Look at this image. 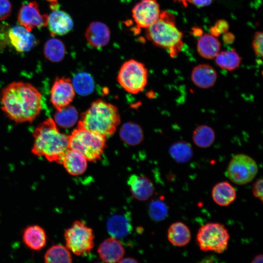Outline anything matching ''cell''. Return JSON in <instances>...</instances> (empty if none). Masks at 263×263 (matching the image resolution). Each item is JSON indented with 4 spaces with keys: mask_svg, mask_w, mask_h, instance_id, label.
Returning a JSON list of instances; mask_svg holds the SVG:
<instances>
[{
    "mask_svg": "<svg viewBox=\"0 0 263 263\" xmlns=\"http://www.w3.org/2000/svg\"><path fill=\"white\" fill-rule=\"evenodd\" d=\"M263 179H259L253 185L252 193L254 196L263 201Z\"/></svg>",
    "mask_w": 263,
    "mask_h": 263,
    "instance_id": "d590c367",
    "label": "cell"
},
{
    "mask_svg": "<svg viewBox=\"0 0 263 263\" xmlns=\"http://www.w3.org/2000/svg\"><path fill=\"white\" fill-rule=\"evenodd\" d=\"M137 261L131 257L122 258L119 263H135Z\"/></svg>",
    "mask_w": 263,
    "mask_h": 263,
    "instance_id": "ab89813d",
    "label": "cell"
},
{
    "mask_svg": "<svg viewBox=\"0 0 263 263\" xmlns=\"http://www.w3.org/2000/svg\"><path fill=\"white\" fill-rule=\"evenodd\" d=\"M217 78V73L215 69L207 64L196 66L191 74L192 82L197 87L202 89H208L213 86Z\"/></svg>",
    "mask_w": 263,
    "mask_h": 263,
    "instance_id": "ac0fdd59",
    "label": "cell"
},
{
    "mask_svg": "<svg viewBox=\"0 0 263 263\" xmlns=\"http://www.w3.org/2000/svg\"><path fill=\"white\" fill-rule=\"evenodd\" d=\"M120 136L124 142L132 146L138 144L143 138L141 128L132 123H127L122 126Z\"/></svg>",
    "mask_w": 263,
    "mask_h": 263,
    "instance_id": "f1b7e54d",
    "label": "cell"
},
{
    "mask_svg": "<svg viewBox=\"0 0 263 263\" xmlns=\"http://www.w3.org/2000/svg\"><path fill=\"white\" fill-rule=\"evenodd\" d=\"M8 37L11 44L19 52H28L37 44L35 36L22 26L16 25L10 28Z\"/></svg>",
    "mask_w": 263,
    "mask_h": 263,
    "instance_id": "4fadbf2b",
    "label": "cell"
},
{
    "mask_svg": "<svg viewBox=\"0 0 263 263\" xmlns=\"http://www.w3.org/2000/svg\"><path fill=\"white\" fill-rule=\"evenodd\" d=\"M221 44L215 36L205 34L198 38L197 50L199 55L206 59L214 58L220 52Z\"/></svg>",
    "mask_w": 263,
    "mask_h": 263,
    "instance_id": "44dd1931",
    "label": "cell"
},
{
    "mask_svg": "<svg viewBox=\"0 0 263 263\" xmlns=\"http://www.w3.org/2000/svg\"><path fill=\"white\" fill-rule=\"evenodd\" d=\"M32 153L50 162L62 163L69 149L68 136L61 132L54 120L47 118L34 130Z\"/></svg>",
    "mask_w": 263,
    "mask_h": 263,
    "instance_id": "7a4b0ae2",
    "label": "cell"
},
{
    "mask_svg": "<svg viewBox=\"0 0 263 263\" xmlns=\"http://www.w3.org/2000/svg\"><path fill=\"white\" fill-rule=\"evenodd\" d=\"M75 91L72 82L69 78H56L50 91V101L56 111L68 105L74 99Z\"/></svg>",
    "mask_w": 263,
    "mask_h": 263,
    "instance_id": "30bf717a",
    "label": "cell"
},
{
    "mask_svg": "<svg viewBox=\"0 0 263 263\" xmlns=\"http://www.w3.org/2000/svg\"><path fill=\"white\" fill-rule=\"evenodd\" d=\"M228 24L226 21L220 20L217 22L216 26L212 27V31H216L217 34H220L222 32H225L228 29Z\"/></svg>",
    "mask_w": 263,
    "mask_h": 263,
    "instance_id": "8d00e7d4",
    "label": "cell"
},
{
    "mask_svg": "<svg viewBox=\"0 0 263 263\" xmlns=\"http://www.w3.org/2000/svg\"><path fill=\"white\" fill-rule=\"evenodd\" d=\"M47 25L52 36H62L72 30L74 22L68 14L56 9L48 16Z\"/></svg>",
    "mask_w": 263,
    "mask_h": 263,
    "instance_id": "e0dca14e",
    "label": "cell"
},
{
    "mask_svg": "<svg viewBox=\"0 0 263 263\" xmlns=\"http://www.w3.org/2000/svg\"><path fill=\"white\" fill-rule=\"evenodd\" d=\"M87 161L86 157L78 151L69 149L64 155L61 164L70 174L78 176L85 172Z\"/></svg>",
    "mask_w": 263,
    "mask_h": 263,
    "instance_id": "d6986e66",
    "label": "cell"
},
{
    "mask_svg": "<svg viewBox=\"0 0 263 263\" xmlns=\"http://www.w3.org/2000/svg\"><path fill=\"white\" fill-rule=\"evenodd\" d=\"M72 84L75 92L81 95L91 94L94 88L93 79L85 72L76 74L73 78Z\"/></svg>",
    "mask_w": 263,
    "mask_h": 263,
    "instance_id": "1f68e13d",
    "label": "cell"
},
{
    "mask_svg": "<svg viewBox=\"0 0 263 263\" xmlns=\"http://www.w3.org/2000/svg\"><path fill=\"white\" fill-rule=\"evenodd\" d=\"M127 184L131 192L136 199L144 201L149 199L154 192L152 182L143 175L132 174L128 178Z\"/></svg>",
    "mask_w": 263,
    "mask_h": 263,
    "instance_id": "2e32d148",
    "label": "cell"
},
{
    "mask_svg": "<svg viewBox=\"0 0 263 263\" xmlns=\"http://www.w3.org/2000/svg\"><path fill=\"white\" fill-rule=\"evenodd\" d=\"M22 240L30 249L38 251L42 249L47 243V235L45 230L38 225H32L26 227L22 233Z\"/></svg>",
    "mask_w": 263,
    "mask_h": 263,
    "instance_id": "ffe728a7",
    "label": "cell"
},
{
    "mask_svg": "<svg viewBox=\"0 0 263 263\" xmlns=\"http://www.w3.org/2000/svg\"><path fill=\"white\" fill-rule=\"evenodd\" d=\"M0 100L3 112L16 123L32 122L42 110L41 93L27 82L9 84L2 89Z\"/></svg>",
    "mask_w": 263,
    "mask_h": 263,
    "instance_id": "6da1fadb",
    "label": "cell"
},
{
    "mask_svg": "<svg viewBox=\"0 0 263 263\" xmlns=\"http://www.w3.org/2000/svg\"><path fill=\"white\" fill-rule=\"evenodd\" d=\"M97 252L100 259L108 263H119L123 258L125 250L117 238L111 237L104 240L98 246Z\"/></svg>",
    "mask_w": 263,
    "mask_h": 263,
    "instance_id": "5bb4252c",
    "label": "cell"
},
{
    "mask_svg": "<svg viewBox=\"0 0 263 263\" xmlns=\"http://www.w3.org/2000/svg\"><path fill=\"white\" fill-rule=\"evenodd\" d=\"M175 21L173 15L163 11L146 32L147 38L157 46L166 49L172 57L176 56L183 46V34Z\"/></svg>",
    "mask_w": 263,
    "mask_h": 263,
    "instance_id": "277c9868",
    "label": "cell"
},
{
    "mask_svg": "<svg viewBox=\"0 0 263 263\" xmlns=\"http://www.w3.org/2000/svg\"><path fill=\"white\" fill-rule=\"evenodd\" d=\"M213 0H191V2L197 7H202L208 6Z\"/></svg>",
    "mask_w": 263,
    "mask_h": 263,
    "instance_id": "74e56055",
    "label": "cell"
},
{
    "mask_svg": "<svg viewBox=\"0 0 263 263\" xmlns=\"http://www.w3.org/2000/svg\"><path fill=\"white\" fill-rule=\"evenodd\" d=\"M215 134L214 130L209 126L200 125L194 130L192 140L195 145L201 148L209 147L214 142Z\"/></svg>",
    "mask_w": 263,
    "mask_h": 263,
    "instance_id": "484cf974",
    "label": "cell"
},
{
    "mask_svg": "<svg viewBox=\"0 0 263 263\" xmlns=\"http://www.w3.org/2000/svg\"><path fill=\"white\" fill-rule=\"evenodd\" d=\"M263 33H255L252 41V47L256 55L260 57H263Z\"/></svg>",
    "mask_w": 263,
    "mask_h": 263,
    "instance_id": "836d02e7",
    "label": "cell"
},
{
    "mask_svg": "<svg viewBox=\"0 0 263 263\" xmlns=\"http://www.w3.org/2000/svg\"><path fill=\"white\" fill-rule=\"evenodd\" d=\"M160 6L156 0H142L132 9V17L137 25L147 28L155 22L160 14Z\"/></svg>",
    "mask_w": 263,
    "mask_h": 263,
    "instance_id": "8fae6325",
    "label": "cell"
},
{
    "mask_svg": "<svg viewBox=\"0 0 263 263\" xmlns=\"http://www.w3.org/2000/svg\"><path fill=\"white\" fill-rule=\"evenodd\" d=\"M230 236L225 225L219 223H208L199 229L196 241L200 250L219 254L227 248Z\"/></svg>",
    "mask_w": 263,
    "mask_h": 263,
    "instance_id": "8992f818",
    "label": "cell"
},
{
    "mask_svg": "<svg viewBox=\"0 0 263 263\" xmlns=\"http://www.w3.org/2000/svg\"><path fill=\"white\" fill-rule=\"evenodd\" d=\"M110 35L108 27L99 21L91 22L85 34L88 44L95 49H101L106 46L109 42Z\"/></svg>",
    "mask_w": 263,
    "mask_h": 263,
    "instance_id": "9a60e30c",
    "label": "cell"
},
{
    "mask_svg": "<svg viewBox=\"0 0 263 263\" xmlns=\"http://www.w3.org/2000/svg\"><path fill=\"white\" fill-rule=\"evenodd\" d=\"M43 51L47 59L54 62H57L63 59L65 54V48L60 40L53 38L46 42Z\"/></svg>",
    "mask_w": 263,
    "mask_h": 263,
    "instance_id": "83f0119b",
    "label": "cell"
},
{
    "mask_svg": "<svg viewBox=\"0 0 263 263\" xmlns=\"http://www.w3.org/2000/svg\"><path fill=\"white\" fill-rule=\"evenodd\" d=\"M169 153L177 162L183 163L190 160L193 156V150L189 143L180 141L173 143L170 146Z\"/></svg>",
    "mask_w": 263,
    "mask_h": 263,
    "instance_id": "4dcf8cb0",
    "label": "cell"
},
{
    "mask_svg": "<svg viewBox=\"0 0 263 263\" xmlns=\"http://www.w3.org/2000/svg\"><path fill=\"white\" fill-rule=\"evenodd\" d=\"M54 118L55 122L60 127L64 128H71L76 123L78 113L75 107L68 105L56 111Z\"/></svg>",
    "mask_w": 263,
    "mask_h": 263,
    "instance_id": "f546056e",
    "label": "cell"
},
{
    "mask_svg": "<svg viewBox=\"0 0 263 263\" xmlns=\"http://www.w3.org/2000/svg\"><path fill=\"white\" fill-rule=\"evenodd\" d=\"M258 171L256 161L249 156L239 153L230 160L225 174L233 183L243 185L252 181Z\"/></svg>",
    "mask_w": 263,
    "mask_h": 263,
    "instance_id": "9c48e42d",
    "label": "cell"
},
{
    "mask_svg": "<svg viewBox=\"0 0 263 263\" xmlns=\"http://www.w3.org/2000/svg\"><path fill=\"white\" fill-rule=\"evenodd\" d=\"M106 140L104 136L77 126L68 135V147L81 153L88 161L95 162L101 158Z\"/></svg>",
    "mask_w": 263,
    "mask_h": 263,
    "instance_id": "5b68a950",
    "label": "cell"
},
{
    "mask_svg": "<svg viewBox=\"0 0 263 263\" xmlns=\"http://www.w3.org/2000/svg\"><path fill=\"white\" fill-rule=\"evenodd\" d=\"M131 225L126 216L115 214L109 218L107 229L112 237L119 238L126 236L131 229Z\"/></svg>",
    "mask_w": 263,
    "mask_h": 263,
    "instance_id": "cb8c5ba5",
    "label": "cell"
},
{
    "mask_svg": "<svg viewBox=\"0 0 263 263\" xmlns=\"http://www.w3.org/2000/svg\"><path fill=\"white\" fill-rule=\"evenodd\" d=\"M212 197L218 205L226 207L235 200L236 191L229 182L223 181L214 186L212 190Z\"/></svg>",
    "mask_w": 263,
    "mask_h": 263,
    "instance_id": "7402d4cb",
    "label": "cell"
},
{
    "mask_svg": "<svg viewBox=\"0 0 263 263\" xmlns=\"http://www.w3.org/2000/svg\"><path fill=\"white\" fill-rule=\"evenodd\" d=\"M44 262L49 263H72L70 251L64 245L56 244L51 246L44 257Z\"/></svg>",
    "mask_w": 263,
    "mask_h": 263,
    "instance_id": "4316f807",
    "label": "cell"
},
{
    "mask_svg": "<svg viewBox=\"0 0 263 263\" xmlns=\"http://www.w3.org/2000/svg\"><path fill=\"white\" fill-rule=\"evenodd\" d=\"M64 238L66 247L78 256L88 254L94 246L93 229L81 221H75L65 230Z\"/></svg>",
    "mask_w": 263,
    "mask_h": 263,
    "instance_id": "52a82bcc",
    "label": "cell"
},
{
    "mask_svg": "<svg viewBox=\"0 0 263 263\" xmlns=\"http://www.w3.org/2000/svg\"><path fill=\"white\" fill-rule=\"evenodd\" d=\"M18 19L19 24L28 31L34 28H40L47 25L48 16L41 14L36 1L23 5L20 8Z\"/></svg>",
    "mask_w": 263,
    "mask_h": 263,
    "instance_id": "7c38bea8",
    "label": "cell"
},
{
    "mask_svg": "<svg viewBox=\"0 0 263 263\" xmlns=\"http://www.w3.org/2000/svg\"><path fill=\"white\" fill-rule=\"evenodd\" d=\"M189 228L184 223L177 222L172 224L168 230V239L172 245L182 247L187 245L191 240Z\"/></svg>",
    "mask_w": 263,
    "mask_h": 263,
    "instance_id": "603a6c76",
    "label": "cell"
},
{
    "mask_svg": "<svg viewBox=\"0 0 263 263\" xmlns=\"http://www.w3.org/2000/svg\"><path fill=\"white\" fill-rule=\"evenodd\" d=\"M117 79L126 91L136 94L142 91L147 84L148 70L142 63L130 59L120 67Z\"/></svg>",
    "mask_w": 263,
    "mask_h": 263,
    "instance_id": "ba28073f",
    "label": "cell"
},
{
    "mask_svg": "<svg viewBox=\"0 0 263 263\" xmlns=\"http://www.w3.org/2000/svg\"><path fill=\"white\" fill-rule=\"evenodd\" d=\"M150 217L155 221L165 219L168 213V208L166 204L160 200H155L150 202L149 206Z\"/></svg>",
    "mask_w": 263,
    "mask_h": 263,
    "instance_id": "d6a6232c",
    "label": "cell"
},
{
    "mask_svg": "<svg viewBox=\"0 0 263 263\" xmlns=\"http://www.w3.org/2000/svg\"><path fill=\"white\" fill-rule=\"evenodd\" d=\"M11 11L12 5L9 0H0V20L9 17Z\"/></svg>",
    "mask_w": 263,
    "mask_h": 263,
    "instance_id": "e575fe53",
    "label": "cell"
},
{
    "mask_svg": "<svg viewBox=\"0 0 263 263\" xmlns=\"http://www.w3.org/2000/svg\"><path fill=\"white\" fill-rule=\"evenodd\" d=\"M263 255L262 254H259L255 257V258L253 259L252 261L251 262L252 263H263Z\"/></svg>",
    "mask_w": 263,
    "mask_h": 263,
    "instance_id": "f35d334b",
    "label": "cell"
},
{
    "mask_svg": "<svg viewBox=\"0 0 263 263\" xmlns=\"http://www.w3.org/2000/svg\"><path fill=\"white\" fill-rule=\"evenodd\" d=\"M120 123L118 110L114 105L98 99L81 115L77 126L106 137L111 136Z\"/></svg>",
    "mask_w": 263,
    "mask_h": 263,
    "instance_id": "3957f363",
    "label": "cell"
},
{
    "mask_svg": "<svg viewBox=\"0 0 263 263\" xmlns=\"http://www.w3.org/2000/svg\"><path fill=\"white\" fill-rule=\"evenodd\" d=\"M180 3H182L185 7L188 6V3H190L191 0H174Z\"/></svg>",
    "mask_w": 263,
    "mask_h": 263,
    "instance_id": "60d3db41",
    "label": "cell"
},
{
    "mask_svg": "<svg viewBox=\"0 0 263 263\" xmlns=\"http://www.w3.org/2000/svg\"><path fill=\"white\" fill-rule=\"evenodd\" d=\"M215 58L220 68L229 71L237 69L241 62V57L235 49L220 52Z\"/></svg>",
    "mask_w": 263,
    "mask_h": 263,
    "instance_id": "d4e9b609",
    "label": "cell"
}]
</instances>
